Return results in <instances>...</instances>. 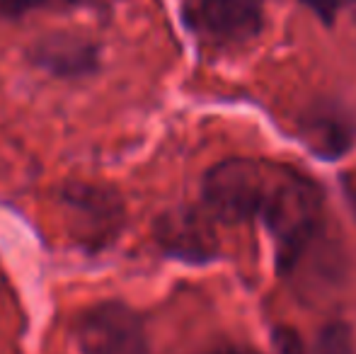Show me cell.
Here are the masks:
<instances>
[{"mask_svg": "<svg viewBox=\"0 0 356 354\" xmlns=\"http://www.w3.org/2000/svg\"><path fill=\"white\" fill-rule=\"evenodd\" d=\"M259 216L277 241L279 267L289 272L318 231L323 216L320 189L298 172H272Z\"/></svg>", "mask_w": 356, "mask_h": 354, "instance_id": "1", "label": "cell"}, {"mask_svg": "<svg viewBox=\"0 0 356 354\" xmlns=\"http://www.w3.org/2000/svg\"><path fill=\"white\" fill-rule=\"evenodd\" d=\"M272 172L250 158H230L213 166L204 177V202L220 221L238 223L259 216Z\"/></svg>", "mask_w": 356, "mask_h": 354, "instance_id": "2", "label": "cell"}, {"mask_svg": "<svg viewBox=\"0 0 356 354\" xmlns=\"http://www.w3.org/2000/svg\"><path fill=\"white\" fill-rule=\"evenodd\" d=\"M78 345L83 354H145L143 321L119 301L88 308L78 321Z\"/></svg>", "mask_w": 356, "mask_h": 354, "instance_id": "3", "label": "cell"}, {"mask_svg": "<svg viewBox=\"0 0 356 354\" xmlns=\"http://www.w3.org/2000/svg\"><path fill=\"white\" fill-rule=\"evenodd\" d=\"M66 218L80 243L104 246L119 233L124 223V207L117 192L99 184L73 182L61 192Z\"/></svg>", "mask_w": 356, "mask_h": 354, "instance_id": "4", "label": "cell"}, {"mask_svg": "<svg viewBox=\"0 0 356 354\" xmlns=\"http://www.w3.org/2000/svg\"><path fill=\"white\" fill-rule=\"evenodd\" d=\"M189 17L213 42L243 44L262 29L264 0H197Z\"/></svg>", "mask_w": 356, "mask_h": 354, "instance_id": "5", "label": "cell"}, {"mask_svg": "<svg viewBox=\"0 0 356 354\" xmlns=\"http://www.w3.org/2000/svg\"><path fill=\"white\" fill-rule=\"evenodd\" d=\"M29 61L42 71L58 78L88 76L97 68L99 49L88 37L78 34H54L34 44L29 51Z\"/></svg>", "mask_w": 356, "mask_h": 354, "instance_id": "6", "label": "cell"}, {"mask_svg": "<svg viewBox=\"0 0 356 354\" xmlns=\"http://www.w3.org/2000/svg\"><path fill=\"white\" fill-rule=\"evenodd\" d=\"M303 141L315 151L320 158H337L344 156L354 141V129L349 127L347 117L339 112H313L303 124Z\"/></svg>", "mask_w": 356, "mask_h": 354, "instance_id": "7", "label": "cell"}, {"mask_svg": "<svg viewBox=\"0 0 356 354\" xmlns=\"http://www.w3.org/2000/svg\"><path fill=\"white\" fill-rule=\"evenodd\" d=\"M158 236L175 255L192 257V260L209 255V241L204 238L202 226L189 216H165Z\"/></svg>", "mask_w": 356, "mask_h": 354, "instance_id": "8", "label": "cell"}, {"mask_svg": "<svg viewBox=\"0 0 356 354\" xmlns=\"http://www.w3.org/2000/svg\"><path fill=\"white\" fill-rule=\"evenodd\" d=\"M313 354H356L354 335L344 323H330L320 330Z\"/></svg>", "mask_w": 356, "mask_h": 354, "instance_id": "9", "label": "cell"}, {"mask_svg": "<svg viewBox=\"0 0 356 354\" xmlns=\"http://www.w3.org/2000/svg\"><path fill=\"white\" fill-rule=\"evenodd\" d=\"M71 3H88V0H0V15L15 17L27 10L44 8V5H71Z\"/></svg>", "mask_w": 356, "mask_h": 354, "instance_id": "10", "label": "cell"}, {"mask_svg": "<svg viewBox=\"0 0 356 354\" xmlns=\"http://www.w3.org/2000/svg\"><path fill=\"white\" fill-rule=\"evenodd\" d=\"M300 3L308 5L325 24H332L334 17H337V13L349 3V0H300Z\"/></svg>", "mask_w": 356, "mask_h": 354, "instance_id": "11", "label": "cell"}, {"mask_svg": "<svg viewBox=\"0 0 356 354\" xmlns=\"http://www.w3.org/2000/svg\"><path fill=\"white\" fill-rule=\"evenodd\" d=\"M274 342H277V347H279V354H303V347H300L298 335H296L293 330H289V328L277 330Z\"/></svg>", "mask_w": 356, "mask_h": 354, "instance_id": "12", "label": "cell"}, {"mask_svg": "<svg viewBox=\"0 0 356 354\" xmlns=\"http://www.w3.org/2000/svg\"><path fill=\"white\" fill-rule=\"evenodd\" d=\"M216 354H235V352H216Z\"/></svg>", "mask_w": 356, "mask_h": 354, "instance_id": "13", "label": "cell"}]
</instances>
